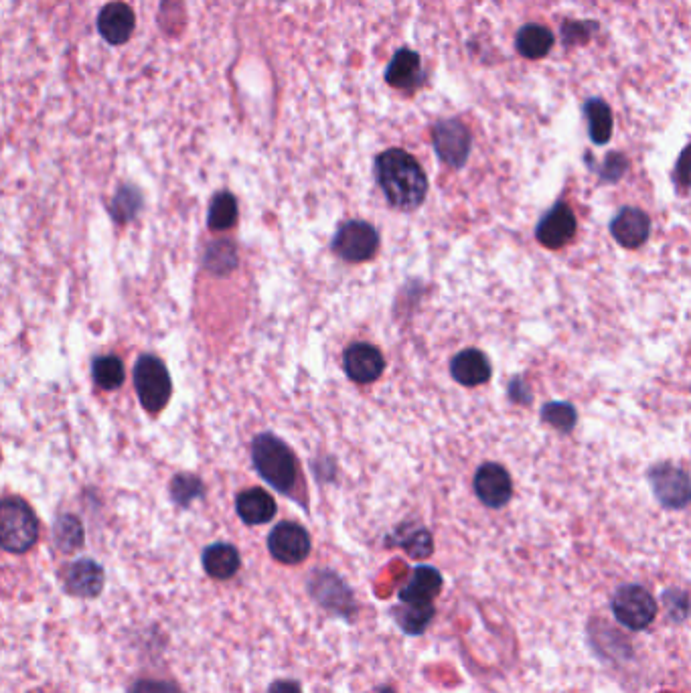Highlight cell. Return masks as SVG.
Wrapping results in <instances>:
<instances>
[{
	"mask_svg": "<svg viewBox=\"0 0 691 693\" xmlns=\"http://www.w3.org/2000/svg\"><path fill=\"white\" fill-rule=\"evenodd\" d=\"M379 246V236L373 225L365 221H347L339 227L333 240V250L347 262H365L373 258Z\"/></svg>",
	"mask_w": 691,
	"mask_h": 693,
	"instance_id": "obj_6",
	"label": "cell"
},
{
	"mask_svg": "<svg viewBox=\"0 0 691 693\" xmlns=\"http://www.w3.org/2000/svg\"><path fill=\"white\" fill-rule=\"evenodd\" d=\"M386 82L398 90L416 88L422 82L420 55L410 49H400L386 69Z\"/></svg>",
	"mask_w": 691,
	"mask_h": 693,
	"instance_id": "obj_18",
	"label": "cell"
},
{
	"mask_svg": "<svg viewBox=\"0 0 691 693\" xmlns=\"http://www.w3.org/2000/svg\"><path fill=\"white\" fill-rule=\"evenodd\" d=\"M238 515L248 525H262L274 519L276 515V501L270 493L262 489H250L238 497Z\"/></svg>",
	"mask_w": 691,
	"mask_h": 693,
	"instance_id": "obj_20",
	"label": "cell"
},
{
	"mask_svg": "<svg viewBox=\"0 0 691 693\" xmlns=\"http://www.w3.org/2000/svg\"><path fill=\"white\" fill-rule=\"evenodd\" d=\"M625 167H627V161L621 157V154H612V157H608L604 163L602 179L617 181L625 173Z\"/></svg>",
	"mask_w": 691,
	"mask_h": 693,
	"instance_id": "obj_35",
	"label": "cell"
},
{
	"mask_svg": "<svg viewBox=\"0 0 691 693\" xmlns=\"http://www.w3.org/2000/svg\"><path fill=\"white\" fill-rule=\"evenodd\" d=\"M134 388L146 412H161L173 392L171 375L165 363L155 355L140 357L134 367Z\"/></svg>",
	"mask_w": 691,
	"mask_h": 693,
	"instance_id": "obj_4",
	"label": "cell"
},
{
	"mask_svg": "<svg viewBox=\"0 0 691 693\" xmlns=\"http://www.w3.org/2000/svg\"><path fill=\"white\" fill-rule=\"evenodd\" d=\"M542 420H546L548 424H552L554 428L562 430V432H570L576 424V412L570 404L564 402H552L546 404L542 410Z\"/></svg>",
	"mask_w": 691,
	"mask_h": 693,
	"instance_id": "obj_29",
	"label": "cell"
},
{
	"mask_svg": "<svg viewBox=\"0 0 691 693\" xmlns=\"http://www.w3.org/2000/svg\"><path fill=\"white\" fill-rule=\"evenodd\" d=\"M404 533H398L390 544L394 546H402L412 558L416 560H422V558H428L434 550V544H432V535L418 527V529H408V527H402Z\"/></svg>",
	"mask_w": 691,
	"mask_h": 693,
	"instance_id": "obj_25",
	"label": "cell"
},
{
	"mask_svg": "<svg viewBox=\"0 0 691 693\" xmlns=\"http://www.w3.org/2000/svg\"><path fill=\"white\" fill-rule=\"evenodd\" d=\"M268 550L282 564H300L311 554V537L298 523L284 521L270 531Z\"/></svg>",
	"mask_w": 691,
	"mask_h": 693,
	"instance_id": "obj_8",
	"label": "cell"
},
{
	"mask_svg": "<svg viewBox=\"0 0 691 693\" xmlns=\"http://www.w3.org/2000/svg\"><path fill=\"white\" fill-rule=\"evenodd\" d=\"M576 215L566 203H556L535 227V238L550 250L568 246L576 236Z\"/></svg>",
	"mask_w": 691,
	"mask_h": 693,
	"instance_id": "obj_10",
	"label": "cell"
},
{
	"mask_svg": "<svg viewBox=\"0 0 691 693\" xmlns=\"http://www.w3.org/2000/svg\"><path fill=\"white\" fill-rule=\"evenodd\" d=\"M434 614H436L434 604H404L402 602V606L394 608V619L398 627L410 637L422 635L434 621Z\"/></svg>",
	"mask_w": 691,
	"mask_h": 693,
	"instance_id": "obj_21",
	"label": "cell"
},
{
	"mask_svg": "<svg viewBox=\"0 0 691 693\" xmlns=\"http://www.w3.org/2000/svg\"><path fill=\"white\" fill-rule=\"evenodd\" d=\"M343 367L349 379H353L355 383H371L386 369V361H383V355L373 345L357 343L345 351Z\"/></svg>",
	"mask_w": 691,
	"mask_h": 693,
	"instance_id": "obj_13",
	"label": "cell"
},
{
	"mask_svg": "<svg viewBox=\"0 0 691 693\" xmlns=\"http://www.w3.org/2000/svg\"><path fill=\"white\" fill-rule=\"evenodd\" d=\"M554 47V35L542 25H527L517 33V51L527 59H540Z\"/></svg>",
	"mask_w": 691,
	"mask_h": 693,
	"instance_id": "obj_22",
	"label": "cell"
},
{
	"mask_svg": "<svg viewBox=\"0 0 691 693\" xmlns=\"http://www.w3.org/2000/svg\"><path fill=\"white\" fill-rule=\"evenodd\" d=\"M254 467L266 483L284 495H292L298 481V467L290 448L272 434H260L252 448Z\"/></svg>",
	"mask_w": 691,
	"mask_h": 693,
	"instance_id": "obj_2",
	"label": "cell"
},
{
	"mask_svg": "<svg viewBox=\"0 0 691 693\" xmlns=\"http://www.w3.org/2000/svg\"><path fill=\"white\" fill-rule=\"evenodd\" d=\"M442 590V574L432 566H418L406 586L400 590L404 604H434V598Z\"/></svg>",
	"mask_w": 691,
	"mask_h": 693,
	"instance_id": "obj_17",
	"label": "cell"
},
{
	"mask_svg": "<svg viewBox=\"0 0 691 693\" xmlns=\"http://www.w3.org/2000/svg\"><path fill=\"white\" fill-rule=\"evenodd\" d=\"M450 373L460 385L475 388V385H483L491 379L493 369H491V363L483 351L465 349L452 359Z\"/></svg>",
	"mask_w": 691,
	"mask_h": 693,
	"instance_id": "obj_15",
	"label": "cell"
},
{
	"mask_svg": "<svg viewBox=\"0 0 691 693\" xmlns=\"http://www.w3.org/2000/svg\"><path fill=\"white\" fill-rule=\"evenodd\" d=\"M675 181L679 187L691 191V144L683 148L675 167Z\"/></svg>",
	"mask_w": 691,
	"mask_h": 693,
	"instance_id": "obj_33",
	"label": "cell"
},
{
	"mask_svg": "<svg viewBox=\"0 0 691 693\" xmlns=\"http://www.w3.org/2000/svg\"><path fill=\"white\" fill-rule=\"evenodd\" d=\"M240 566V552L229 544H213L203 552V568L215 580L234 578Z\"/></svg>",
	"mask_w": 691,
	"mask_h": 693,
	"instance_id": "obj_19",
	"label": "cell"
},
{
	"mask_svg": "<svg viewBox=\"0 0 691 693\" xmlns=\"http://www.w3.org/2000/svg\"><path fill=\"white\" fill-rule=\"evenodd\" d=\"M432 138H434V148L438 152V157L446 165L460 169L467 163L469 152H471V132L463 122L440 120L434 126Z\"/></svg>",
	"mask_w": 691,
	"mask_h": 693,
	"instance_id": "obj_9",
	"label": "cell"
},
{
	"mask_svg": "<svg viewBox=\"0 0 691 693\" xmlns=\"http://www.w3.org/2000/svg\"><path fill=\"white\" fill-rule=\"evenodd\" d=\"M94 381L100 385L102 390H116L124 383V365L118 357L114 355H106L94 361V369H92Z\"/></svg>",
	"mask_w": 691,
	"mask_h": 693,
	"instance_id": "obj_26",
	"label": "cell"
},
{
	"mask_svg": "<svg viewBox=\"0 0 691 693\" xmlns=\"http://www.w3.org/2000/svg\"><path fill=\"white\" fill-rule=\"evenodd\" d=\"M238 221V201L232 193L221 191L213 197L209 207V227L215 231L229 229Z\"/></svg>",
	"mask_w": 691,
	"mask_h": 693,
	"instance_id": "obj_24",
	"label": "cell"
},
{
	"mask_svg": "<svg viewBox=\"0 0 691 693\" xmlns=\"http://www.w3.org/2000/svg\"><path fill=\"white\" fill-rule=\"evenodd\" d=\"M614 619L629 631H645L657 616V600L639 584H625L610 602Z\"/></svg>",
	"mask_w": 691,
	"mask_h": 693,
	"instance_id": "obj_5",
	"label": "cell"
},
{
	"mask_svg": "<svg viewBox=\"0 0 691 693\" xmlns=\"http://www.w3.org/2000/svg\"><path fill=\"white\" fill-rule=\"evenodd\" d=\"M39 539V523L33 509L15 497L0 507V544L11 554L29 552Z\"/></svg>",
	"mask_w": 691,
	"mask_h": 693,
	"instance_id": "obj_3",
	"label": "cell"
},
{
	"mask_svg": "<svg viewBox=\"0 0 691 693\" xmlns=\"http://www.w3.org/2000/svg\"><path fill=\"white\" fill-rule=\"evenodd\" d=\"M649 483L657 501L667 509H683L691 503L689 475L673 465H667V462L649 471Z\"/></svg>",
	"mask_w": 691,
	"mask_h": 693,
	"instance_id": "obj_7",
	"label": "cell"
},
{
	"mask_svg": "<svg viewBox=\"0 0 691 693\" xmlns=\"http://www.w3.org/2000/svg\"><path fill=\"white\" fill-rule=\"evenodd\" d=\"M55 542H57L61 552H75V550H78L84 544L82 523L75 517H71V515L61 517L57 521V525H55Z\"/></svg>",
	"mask_w": 691,
	"mask_h": 693,
	"instance_id": "obj_27",
	"label": "cell"
},
{
	"mask_svg": "<svg viewBox=\"0 0 691 693\" xmlns=\"http://www.w3.org/2000/svg\"><path fill=\"white\" fill-rule=\"evenodd\" d=\"M588 132L594 144H606L612 136V112L602 100L586 102Z\"/></svg>",
	"mask_w": 691,
	"mask_h": 693,
	"instance_id": "obj_23",
	"label": "cell"
},
{
	"mask_svg": "<svg viewBox=\"0 0 691 693\" xmlns=\"http://www.w3.org/2000/svg\"><path fill=\"white\" fill-rule=\"evenodd\" d=\"M134 13L124 3H110L98 15V31L110 45H124L134 31Z\"/></svg>",
	"mask_w": 691,
	"mask_h": 693,
	"instance_id": "obj_16",
	"label": "cell"
},
{
	"mask_svg": "<svg viewBox=\"0 0 691 693\" xmlns=\"http://www.w3.org/2000/svg\"><path fill=\"white\" fill-rule=\"evenodd\" d=\"M379 693H394L390 687H383V689H379Z\"/></svg>",
	"mask_w": 691,
	"mask_h": 693,
	"instance_id": "obj_37",
	"label": "cell"
},
{
	"mask_svg": "<svg viewBox=\"0 0 691 693\" xmlns=\"http://www.w3.org/2000/svg\"><path fill=\"white\" fill-rule=\"evenodd\" d=\"M130 693H183L175 683L159 679H140L130 687Z\"/></svg>",
	"mask_w": 691,
	"mask_h": 693,
	"instance_id": "obj_32",
	"label": "cell"
},
{
	"mask_svg": "<svg viewBox=\"0 0 691 693\" xmlns=\"http://www.w3.org/2000/svg\"><path fill=\"white\" fill-rule=\"evenodd\" d=\"M104 568L94 560H78L73 562L65 572V590L71 596L80 598H96L104 590Z\"/></svg>",
	"mask_w": 691,
	"mask_h": 693,
	"instance_id": "obj_14",
	"label": "cell"
},
{
	"mask_svg": "<svg viewBox=\"0 0 691 693\" xmlns=\"http://www.w3.org/2000/svg\"><path fill=\"white\" fill-rule=\"evenodd\" d=\"M610 234L623 248L637 250L651 234V219L637 207H625L610 221Z\"/></svg>",
	"mask_w": 691,
	"mask_h": 693,
	"instance_id": "obj_12",
	"label": "cell"
},
{
	"mask_svg": "<svg viewBox=\"0 0 691 693\" xmlns=\"http://www.w3.org/2000/svg\"><path fill=\"white\" fill-rule=\"evenodd\" d=\"M663 602L667 606V612L671 614V619L675 621H683L685 616L689 614V608H691V602H689V596L685 592H679V590H667L663 594Z\"/></svg>",
	"mask_w": 691,
	"mask_h": 693,
	"instance_id": "obj_31",
	"label": "cell"
},
{
	"mask_svg": "<svg viewBox=\"0 0 691 693\" xmlns=\"http://www.w3.org/2000/svg\"><path fill=\"white\" fill-rule=\"evenodd\" d=\"M122 207H126L124 211V217L122 219H128L134 215V211L140 207V195L134 191V189H122L114 201V209H116V215L122 211Z\"/></svg>",
	"mask_w": 691,
	"mask_h": 693,
	"instance_id": "obj_34",
	"label": "cell"
},
{
	"mask_svg": "<svg viewBox=\"0 0 691 693\" xmlns=\"http://www.w3.org/2000/svg\"><path fill=\"white\" fill-rule=\"evenodd\" d=\"M377 183L390 205L410 211L422 205L428 193V179L418 161L400 148H390L375 159Z\"/></svg>",
	"mask_w": 691,
	"mask_h": 693,
	"instance_id": "obj_1",
	"label": "cell"
},
{
	"mask_svg": "<svg viewBox=\"0 0 691 693\" xmlns=\"http://www.w3.org/2000/svg\"><path fill=\"white\" fill-rule=\"evenodd\" d=\"M475 493L483 505L491 509H501L511 501L513 483L509 473L495 462H487L475 475Z\"/></svg>",
	"mask_w": 691,
	"mask_h": 693,
	"instance_id": "obj_11",
	"label": "cell"
},
{
	"mask_svg": "<svg viewBox=\"0 0 691 693\" xmlns=\"http://www.w3.org/2000/svg\"><path fill=\"white\" fill-rule=\"evenodd\" d=\"M268 693H302V687L292 679H278L270 685Z\"/></svg>",
	"mask_w": 691,
	"mask_h": 693,
	"instance_id": "obj_36",
	"label": "cell"
},
{
	"mask_svg": "<svg viewBox=\"0 0 691 693\" xmlns=\"http://www.w3.org/2000/svg\"><path fill=\"white\" fill-rule=\"evenodd\" d=\"M236 264H238V254H236V248L229 242H217L205 254V266L215 274L232 272Z\"/></svg>",
	"mask_w": 691,
	"mask_h": 693,
	"instance_id": "obj_28",
	"label": "cell"
},
{
	"mask_svg": "<svg viewBox=\"0 0 691 693\" xmlns=\"http://www.w3.org/2000/svg\"><path fill=\"white\" fill-rule=\"evenodd\" d=\"M201 491H203V487L195 477L181 475L173 481V497L181 505H189L195 497L201 495Z\"/></svg>",
	"mask_w": 691,
	"mask_h": 693,
	"instance_id": "obj_30",
	"label": "cell"
}]
</instances>
